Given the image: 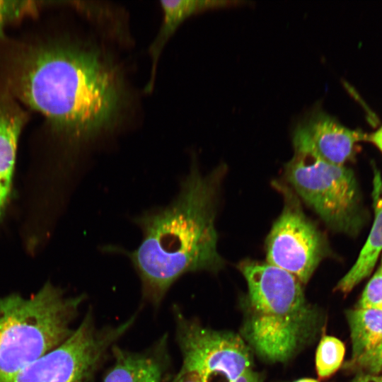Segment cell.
Returning a JSON list of instances; mask_svg holds the SVG:
<instances>
[{
    "mask_svg": "<svg viewBox=\"0 0 382 382\" xmlns=\"http://www.w3.org/2000/svg\"><path fill=\"white\" fill-rule=\"evenodd\" d=\"M181 369L196 373L201 382H234L252 369L250 348L238 334L202 326L175 311Z\"/></svg>",
    "mask_w": 382,
    "mask_h": 382,
    "instance_id": "ba28073f",
    "label": "cell"
},
{
    "mask_svg": "<svg viewBox=\"0 0 382 382\" xmlns=\"http://www.w3.org/2000/svg\"><path fill=\"white\" fill-rule=\"evenodd\" d=\"M23 100L55 128L92 139L112 128L124 106L120 69L92 46H54L32 53L18 78Z\"/></svg>",
    "mask_w": 382,
    "mask_h": 382,
    "instance_id": "7a4b0ae2",
    "label": "cell"
},
{
    "mask_svg": "<svg viewBox=\"0 0 382 382\" xmlns=\"http://www.w3.org/2000/svg\"><path fill=\"white\" fill-rule=\"evenodd\" d=\"M8 197L9 194L4 190L0 183V216L4 210Z\"/></svg>",
    "mask_w": 382,
    "mask_h": 382,
    "instance_id": "7402d4cb",
    "label": "cell"
},
{
    "mask_svg": "<svg viewBox=\"0 0 382 382\" xmlns=\"http://www.w3.org/2000/svg\"><path fill=\"white\" fill-rule=\"evenodd\" d=\"M350 382H382V375L371 373L359 374Z\"/></svg>",
    "mask_w": 382,
    "mask_h": 382,
    "instance_id": "ffe728a7",
    "label": "cell"
},
{
    "mask_svg": "<svg viewBox=\"0 0 382 382\" xmlns=\"http://www.w3.org/2000/svg\"><path fill=\"white\" fill-rule=\"evenodd\" d=\"M234 382H262V379L260 374L252 368L245 371Z\"/></svg>",
    "mask_w": 382,
    "mask_h": 382,
    "instance_id": "d6986e66",
    "label": "cell"
},
{
    "mask_svg": "<svg viewBox=\"0 0 382 382\" xmlns=\"http://www.w3.org/2000/svg\"><path fill=\"white\" fill-rule=\"evenodd\" d=\"M284 206L267 237V262L294 275L306 284L320 262L328 256L326 238L304 214L291 187L276 182Z\"/></svg>",
    "mask_w": 382,
    "mask_h": 382,
    "instance_id": "52a82bcc",
    "label": "cell"
},
{
    "mask_svg": "<svg viewBox=\"0 0 382 382\" xmlns=\"http://www.w3.org/2000/svg\"><path fill=\"white\" fill-rule=\"evenodd\" d=\"M345 354L344 343L332 336H323L316 353V369L320 378L330 377L340 367Z\"/></svg>",
    "mask_w": 382,
    "mask_h": 382,
    "instance_id": "5bb4252c",
    "label": "cell"
},
{
    "mask_svg": "<svg viewBox=\"0 0 382 382\" xmlns=\"http://www.w3.org/2000/svg\"><path fill=\"white\" fill-rule=\"evenodd\" d=\"M114 364L103 382H161L166 368L164 345L134 352L113 346Z\"/></svg>",
    "mask_w": 382,
    "mask_h": 382,
    "instance_id": "8fae6325",
    "label": "cell"
},
{
    "mask_svg": "<svg viewBox=\"0 0 382 382\" xmlns=\"http://www.w3.org/2000/svg\"><path fill=\"white\" fill-rule=\"evenodd\" d=\"M378 270L382 273V258H381V267H380V268Z\"/></svg>",
    "mask_w": 382,
    "mask_h": 382,
    "instance_id": "cb8c5ba5",
    "label": "cell"
},
{
    "mask_svg": "<svg viewBox=\"0 0 382 382\" xmlns=\"http://www.w3.org/2000/svg\"><path fill=\"white\" fill-rule=\"evenodd\" d=\"M173 382H201V381L196 373L180 369Z\"/></svg>",
    "mask_w": 382,
    "mask_h": 382,
    "instance_id": "ac0fdd59",
    "label": "cell"
},
{
    "mask_svg": "<svg viewBox=\"0 0 382 382\" xmlns=\"http://www.w3.org/2000/svg\"><path fill=\"white\" fill-rule=\"evenodd\" d=\"M221 2L202 0L161 1L162 21L158 33L149 48L151 66L145 91L151 92L154 86L159 59L170 37L190 16L199 11L220 6Z\"/></svg>",
    "mask_w": 382,
    "mask_h": 382,
    "instance_id": "7c38bea8",
    "label": "cell"
},
{
    "mask_svg": "<svg viewBox=\"0 0 382 382\" xmlns=\"http://www.w3.org/2000/svg\"><path fill=\"white\" fill-rule=\"evenodd\" d=\"M29 1H0V35L3 33L7 22L25 12L30 11L33 7Z\"/></svg>",
    "mask_w": 382,
    "mask_h": 382,
    "instance_id": "2e32d148",
    "label": "cell"
},
{
    "mask_svg": "<svg viewBox=\"0 0 382 382\" xmlns=\"http://www.w3.org/2000/svg\"><path fill=\"white\" fill-rule=\"evenodd\" d=\"M224 173L219 166L203 175L192 165L169 204L134 218L141 240L135 250L123 253L129 258L141 280L143 296L149 302L158 304L185 274L216 272L224 267L215 219Z\"/></svg>",
    "mask_w": 382,
    "mask_h": 382,
    "instance_id": "6da1fadb",
    "label": "cell"
},
{
    "mask_svg": "<svg viewBox=\"0 0 382 382\" xmlns=\"http://www.w3.org/2000/svg\"><path fill=\"white\" fill-rule=\"evenodd\" d=\"M362 141H369V134L345 126L317 105L297 122L292 134L295 154L337 166L354 159Z\"/></svg>",
    "mask_w": 382,
    "mask_h": 382,
    "instance_id": "9c48e42d",
    "label": "cell"
},
{
    "mask_svg": "<svg viewBox=\"0 0 382 382\" xmlns=\"http://www.w3.org/2000/svg\"><path fill=\"white\" fill-rule=\"evenodd\" d=\"M293 382H319V381L313 378H301V379L296 380Z\"/></svg>",
    "mask_w": 382,
    "mask_h": 382,
    "instance_id": "603a6c76",
    "label": "cell"
},
{
    "mask_svg": "<svg viewBox=\"0 0 382 382\" xmlns=\"http://www.w3.org/2000/svg\"><path fill=\"white\" fill-rule=\"evenodd\" d=\"M356 362L382 340V311L356 308L347 312Z\"/></svg>",
    "mask_w": 382,
    "mask_h": 382,
    "instance_id": "4fadbf2b",
    "label": "cell"
},
{
    "mask_svg": "<svg viewBox=\"0 0 382 382\" xmlns=\"http://www.w3.org/2000/svg\"><path fill=\"white\" fill-rule=\"evenodd\" d=\"M238 267L248 286L242 337L262 359L288 361L317 334V310L307 301L303 284L287 271L249 259Z\"/></svg>",
    "mask_w": 382,
    "mask_h": 382,
    "instance_id": "3957f363",
    "label": "cell"
},
{
    "mask_svg": "<svg viewBox=\"0 0 382 382\" xmlns=\"http://www.w3.org/2000/svg\"><path fill=\"white\" fill-rule=\"evenodd\" d=\"M373 170L371 195L374 220L354 264L336 285L335 289L345 294L371 273L382 252V177L376 168Z\"/></svg>",
    "mask_w": 382,
    "mask_h": 382,
    "instance_id": "30bf717a",
    "label": "cell"
},
{
    "mask_svg": "<svg viewBox=\"0 0 382 382\" xmlns=\"http://www.w3.org/2000/svg\"><path fill=\"white\" fill-rule=\"evenodd\" d=\"M284 174L298 197L328 227L350 236L359 231L364 215L357 181L350 168L294 153Z\"/></svg>",
    "mask_w": 382,
    "mask_h": 382,
    "instance_id": "5b68a950",
    "label": "cell"
},
{
    "mask_svg": "<svg viewBox=\"0 0 382 382\" xmlns=\"http://www.w3.org/2000/svg\"><path fill=\"white\" fill-rule=\"evenodd\" d=\"M84 299L67 296L51 283L29 297H0V382L62 344Z\"/></svg>",
    "mask_w": 382,
    "mask_h": 382,
    "instance_id": "277c9868",
    "label": "cell"
},
{
    "mask_svg": "<svg viewBox=\"0 0 382 382\" xmlns=\"http://www.w3.org/2000/svg\"><path fill=\"white\" fill-rule=\"evenodd\" d=\"M369 141L372 142L382 152V126L374 132L369 134Z\"/></svg>",
    "mask_w": 382,
    "mask_h": 382,
    "instance_id": "44dd1931",
    "label": "cell"
},
{
    "mask_svg": "<svg viewBox=\"0 0 382 382\" xmlns=\"http://www.w3.org/2000/svg\"><path fill=\"white\" fill-rule=\"evenodd\" d=\"M369 373L378 374L382 371V340L355 362Z\"/></svg>",
    "mask_w": 382,
    "mask_h": 382,
    "instance_id": "e0dca14e",
    "label": "cell"
},
{
    "mask_svg": "<svg viewBox=\"0 0 382 382\" xmlns=\"http://www.w3.org/2000/svg\"><path fill=\"white\" fill-rule=\"evenodd\" d=\"M357 307L382 311V273L379 270L366 285Z\"/></svg>",
    "mask_w": 382,
    "mask_h": 382,
    "instance_id": "9a60e30c",
    "label": "cell"
},
{
    "mask_svg": "<svg viewBox=\"0 0 382 382\" xmlns=\"http://www.w3.org/2000/svg\"><path fill=\"white\" fill-rule=\"evenodd\" d=\"M135 319L134 315L120 324L98 328L89 311L62 344L6 382H94L108 352Z\"/></svg>",
    "mask_w": 382,
    "mask_h": 382,
    "instance_id": "8992f818",
    "label": "cell"
}]
</instances>
